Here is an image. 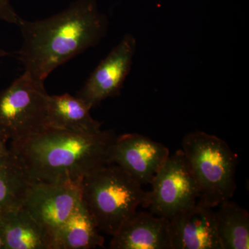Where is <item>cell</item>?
I'll list each match as a JSON object with an SVG mask.
<instances>
[{
    "mask_svg": "<svg viewBox=\"0 0 249 249\" xmlns=\"http://www.w3.org/2000/svg\"><path fill=\"white\" fill-rule=\"evenodd\" d=\"M17 25L22 36L18 59L24 72L45 83L60 65L94 47L106 36L107 19L95 0H76L58 14Z\"/></svg>",
    "mask_w": 249,
    "mask_h": 249,
    "instance_id": "cell-1",
    "label": "cell"
},
{
    "mask_svg": "<svg viewBox=\"0 0 249 249\" xmlns=\"http://www.w3.org/2000/svg\"><path fill=\"white\" fill-rule=\"evenodd\" d=\"M111 131L76 133L45 127L11 142V153L34 182L81 185L83 178L109 163Z\"/></svg>",
    "mask_w": 249,
    "mask_h": 249,
    "instance_id": "cell-2",
    "label": "cell"
},
{
    "mask_svg": "<svg viewBox=\"0 0 249 249\" xmlns=\"http://www.w3.org/2000/svg\"><path fill=\"white\" fill-rule=\"evenodd\" d=\"M80 186L82 200L98 229L111 236L146 201L142 185L114 163L87 175Z\"/></svg>",
    "mask_w": 249,
    "mask_h": 249,
    "instance_id": "cell-3",
    "label": "cell"
},
{
    "mask_svg": "<svg viewBox=\"0 0 249 249\" xmlns=\"http://www.w3.org/2000/svg\"><path fill=\"white\" fill-rule=\"evenodd\" d=\"M182 150L199 189V200L217 207L230 200L236 190L237 157L226 142L201 131L190 132Z\"/></svg>",
    "mask_w": 249,
    "mask_h": 249,
    "instance_id": "cell-4",
    "label": "cell"
},
{
    "mask_svg": "<svg viewBox=\"0 0 249 249\" xmlns=\"http://www.w3.org/2000/svg\"><path fill=\"white\" fill-rule=\"evenodd\" d=\"M45 83L24 73L0 91V134L19 142L47 127L48 93Z\"/></svg>",
    "mask_w": 249,
    "mask_h": 249,
    "instance_id": "cell-5",
    "label": "cell"
},
{
    "mask_svg": "<svg viewBox=\"0 0 249 249\" xmlns=\"http://www.w3.org/2000/svg\"><path fill=\"white\" fill-rule=\"evenodd\" d=\"M143 207L154 215L171 219L199 199V189L182 150L170 155L156 173Z\"/></svg>",
    "mask_w": 249,
    "mask_h": 249,
    "instance_id": "cell-6",
    "label": "cell"
},
{
    "mask_svg": "<svg viewBox=\"0 0 249 249\" xmlns=\"http://www.w3.org/2000/svg\"><path fill=\"white\" fill-rule=\"evenodd\" d=\"M81 185L33 182L24 207L48 232L52 240L82 201Z\"/></svg>",
    "mask_w": 249,
    "mask_h": 249,
    "instance_id": "cell-7",
    "label": "cell"
},
{
    "mask_svg": "<svg viewBox=\"0 0 249 249\" xmlns=\"http://www.w3.org/2000/svg\"><path fill=\"white\" fill-rule=\"evenodd\" d=\"M169 156V150L163 144L142 134L128 133L116 136L109 148V160L141 184H150Z\"/></svg>",
    "mask_w": 249,
    "mask_h": 249,
    "instance_id": "cell-8",
    "label": "cell"
},
{
    "mask_svg": "<svg viewBox=\"0 0 249 249\" xmlns=\"http://www.w3.org/2000/svg\"><path fill=\"white\" fill-rule=\"evenodd\" d=\"M135 38L127 34L101 62L77 96L90 108L120 93L136 51Z\"/></svg>",
    "mask_w": 249,
    "mask_h": 249,
    "instance_id": "cell-9",
    "label": "cell"
},
{
    "mask_svg": "<svg viewBox=\"0 0 249 249\" xmlns=\"http://www.w3.org/2000/svg\"><path fill=\"white\" fill-rule=\"evenodd\" d=\"M173 249H222L212 208L202 201L170 219Z\"/></svg>",
    "mask_w": 249,
    "mask_h": 249,
    "instance_id": "cell-10",
    "label": "cell"
},
{
    "mask_svg": "<svg viewBox=\"0 0 249 249\" xmlns=\"http://www.w3.org/2000/svg\"><path fill=\"white\" fill-rule=\"evenodd\" d=\"M112 249H173L170 219L137 213L112 236Z\"/></svg>",
    "mask_w": 249,
    "mask_h": 249,
    "instance_id": "cell-11",
    "label": "cell"
},
{
    "mask_svg": "<svg viewBox=\"0 0 249 249\" xmlns=\"http://www.w3.org/2000/svg\"><path fill=\"white\" fill-rule=\"evenodd\" d=\"M91 109L80 98L70 93L48 95L47 127L76 133H96L102 130L101 124L93 119Z\"/></svg>",
    "mask_w": 249,
    "mask_h": 249,
    "instance_id": "cell-12",
    "label": "cell"
},
{
    "mask_svg": "<svg viewBox=\"0 0 249 249\" xmlns=\"http://www.w3.org/2000/svg\"><path fill=\"white\" fill-rule=\"evenodd\" d=\"M4 249H53L47 230L24 206L0 214Z\"/></svg>",
    "mask_w": 249,
    "mask_h": 249,
    "instance_id": "cell-13",
    "label": "cell"
},
{
    "mask_svg": "<svg viewBox=\"0 0 249 249\" xmlns=\"http://www.w3.org/2000/svg\"><path fill=\"white\" fill-rule=\"evenodd\" d=\"M83 200L60 228L53 249H91L104 246L105 238Z\"/></svg>",
    "mask_w": 249,
    "mask_h": 249,
    "instance_id": "cell-14",
    "label": "cell"
},
{
    "mask_svg": "<svg viewBox=\"0 0 249 249\" xmlns=\"http://www.w3.org/2000/svg\"><path fill=\"white\" fill-rule=\"evenodd\" d=\"M214 213L218 237L222 249H249V214L233 201L219 205Z\"/></svg>",
    "mask_w": 249,
    "mask_h": 249,
    "instance_id": "cell-15",
    "label": "cell"
},
{
    "mask_svg": "<svg viewBox=\"0 0 249 249\" xmlns=\"http://www.w3.org/2000/svg\"><path fill=\"white\" fill-rule=\"evenodd\" d=\"M33 182L11 153V158L0 165V214L24 206Z\"/></svg>",
    "mask_w": 249,
    "mask_h": 249,
    "instance_id": "cell-16",
    "label": "cell"
},
{
    "mask_svg": "<svg viewBox=\"0 0 249 249\" xmlns=\"http://www.w3.org/2000/svg\"><path fill=\"white\" fill-rule=\"evenodd\" d=\"M21 18L18 16L10 0H0V21L18 24Z\"/></svg>",
    "mask_w": 249,
    "mask_h": 249,
    "instance_id": "cell-17",
    "label": "cell"
},
{
    "mask_svg": "<svg viewBox=\"0 0 249 249\" xmlns=\"http://www.w3.org/2000/svg\"><path fill=\"white\" fill-rule=\"evenodd\" d=\"M7 141L0 134V165L7 161L11 158V152L6 145Z\"/></svg>",
    "mask_w": 249,
    "mask_h": 249,
    "instance_id": "cell-18",
    "label": "cell"
},
{
    "mask_svg": "<svg viewBox=\"0 0 249 249\" xmlns=\"http://www.w3.org/2000/svg\"><path fill=\"white\" fill-rule=\"evenodd\" d=\"M0 249H4V235H3L2 226L0 222Z\"/></svg>",
    "mask_w": 249,
    "mask_h": 249,
    "instance_id": "cell-19",
    "label": "cell"
},
{
    "mask_svg": "<svg viewBox=\"0 0 249 249\" xmlns=\"http://www.w3.org/2000/svg\"><path fill=\"white\" fill-rule=\"evenodd\" d=\"M8 53L6 52H5L4 50L0 48V58L1 57L5 56V55H7Z\"/></svg>",
    "mask_w": 249,
    "mask_h": 249,
    "instance_id": "cell-20",
    "label": "cell"
}]
</instances>
